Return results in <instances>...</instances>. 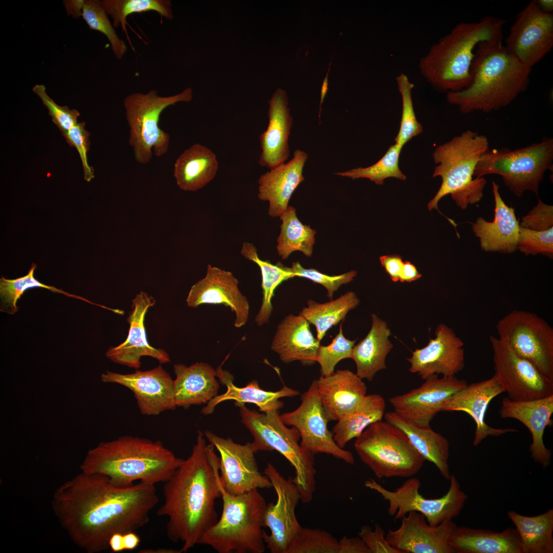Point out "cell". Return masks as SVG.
I'll return each instance as SVG.
<instances>
[{"label": "cell", "mask_w": 553, "mask_h": 553, "mask_svg": "<svg viewBox=\"0 0 553 553\" xmlns=\"http://www.w3.org/2000/svg\"><path fill=\"white\" fill-rule=\"evenodd\" d=\"M158 500L155 484L139 481L119 487L104 475L81 472L56 488L51 505L73 542L96 553L109 548L113 535L148 523Z\"/></svg>", "instance_id": "obj_1"}, {"label": "cell", "mask_w": 553, "mask_h": 553, "mask_svg": "<svg viewBox=\"0 0 553 553\" xmlns=\"http://www.w3.org/2000/svg\"><path fill=\"white\" fill-rule=\"evenodd\" d=\"M220 458L198 431L191 454L164 482V501L157 511L166 516V535L181 542L180 552L193 548L218 521L216 500L221 497Z\"/></svg>", "instance_id": "obj_2"}, {"label": "cell", "mask_w": 553, "mask_h": 553, "mask_svg": "<svg viewBox=\"0 0 553 553\" xmlns=\"http://www.w3.org/2000/svg\"><path fill=\"white\" fill-rule=\"evenodd\" d=\"M183 461L160 441L125 435L90 449L80 469L104 475L115 485L123 487L136 481L153 484L165 482Z\"/></svg>", "instance_id": "obj_3"}, {"label": "cell", "mask_w": 553, "mask_h": 553, "mask_svg": "<svg viewBox=\"0 0 553 553\" xmlns=\"http://www.w3.org/2000/svg\"><path fill=\"white\" fill-rule=\"evenodd\" d=\"M531 71L507 51L502 41L483 42L476 51L470 84L448 92L446 99L463 114L497 111L526 91Z\"/></svg>", "instance_id": "obj_4"}, {"label": "cell", "mask_w": 553, "mask_h": 553, "mask_svg": "<svg viewBox=\"0 0 553 553\" xmlns=\"http://www.w3.org/2000/svg\"><path fill=\"white\" fill-rule=\"evenodd\" d=\"M505 23L491 16L478 22L458 23L420 58L418 68L421 74L440 92H457L466 88L471 81L479 45L502 41Z\"/></svg>", "instance_id": "obj_5"}, {"label": "cell", "mask_w": 553, "mask_h": 553, "mask_svg": "<svg viewBox=\"0 0 553 553\" xmlns=\"http://www.w3.org/2000/svg\"><path fill=\"white\" fill-rule=\"evenodd\" d=\"M488 146L485 136L467 130L436 148L433 157L438 165L433 177L440 176L442 182L428 203L429 210H438L439 200L449 194L462 209L481 200L486 181L483 177L474 178V174L480 157L489 150Z\"/></svg>", "instance_id": "obj_6"}, {"label": "cell", "mask_w": 553, "mask_h": 553, "mask_svg": "<svg viewBox=\"0 0 553 553\" xmlns=\"http://www.w3.org/2000/svg\"><path fill=\"white\" fill-rule=\"evenodd\" d=\"M221 517L202 537L198 544L219 553H263L266 544L262 515L267 504L258 490L239 495L226 492L220 483Z\"/></svg>", "instance_id": "obj_7"}, {"label": "cell", "mask_w": 553, "mask_h": 553, "mask_svg": "<svg viewBox=\"0 0 553 553\" xmlns=\"http://www.w3.org/2000/svg\"><path fill=\"white\" fill-rule=\"evenodd\" d=\"M242 423L253 437L251 442L257 453L260 451H276L293 466V481L301 496V501L309 503L315 491L314 455L300 445V434L294 427H287L279 410L260 413L250 410L245 405H238Z\"/></svg>", "instance_id": "obj_8"}, {"label": "cell", "mask_w": 553, "mask_h": 553, "mask_svg": "<svg viewBox=\"0 0 553 553\" xmlns=\"http://www.w3.org/2000/svg\"><path fill=\"white\" fill-rule=\"evenodd\" d=\"M354 446L360 459L378 479L413 477L426 461L401 430L382 420L368 427Z\"/></svg>", "instance_id": "obj_9"}, {"label": "cell", "mask_w": 553, "mask_h": 553, "mask_svg": "<svg viewBox=\"0 0 553 553\" xmlns=\"http://www.w3.org/2000/svg\"><path fill=\"white\" fill-rule=\"evenodd\" d=\"M193 97L190 87L168 96H160L156 90H151L125 97L123 104L129 127V143L137 163H148L153 153L161 157L167 152L170 136L159 127L160 115L167 107L178 102H189Z\"/></svg>", "instance_id": "obj_10"}, {"label": "cell", "mask_w": 553, "mask_h": 553, "mask_svg": "<svg viewBox=\"0 0 553 553\" xmlns=\"http://www.w3.org/2000/svg\"><path fill=\"white\" fill-rule=\"evenodd\" d=\"M553 139L544 137L537 143L516 150L507 147L487 150L480 157L474 176H501L505 186L517 197L526 190L537 195L545 172L553 168Z\"/></svg>", "instance_id": "obj_11"}, {"label": "cell", "mask_w": 553, "mask_h": 553, "mask_svg": "<svg viewBox=\"0 0 553 553\" xmlns=\"http://www.w3.org/2000/svg\"><path fill=\"white\" fill-rule=\"evenodd\" d=\"M449 480L447 493L434 499L426 498L420 493V481L413 477L394 491L386 489L373 479L366 480L365 486L376 491L388 502V514L394 516V520L400 519L410 511H416L425 517L430 525L435 526L458 517L467 499L456 477L451 474Z\"/></svg>", "instance_id": "obj_12"}, {"label": "cell", "mask_w": 553, "mask_h": 553, "mask_svg": "<svg viewBox=\"0 0 553 553\" xmlns=\"http://www.w3.org/2000/svg\"><path fill=\"white\" fill-rule=\"evenodd\" d=\"M499 338L553 380V329L536 314L514 310L496 325Z\"/></svg>", "instance_id": "obj_13"}, {"label": "cell", "mask_w": 553, "mask_h": 553, "mask_svg": "<svg viewBox=\"0 0 553 553\" xmlns=\"http://www.w3.org/2000/svg\"><path fill=\"white\" fill-rule=\"evenodd\" d=\"M264 474L270 481L277 498L275 503H267L262 515L263 527L270 530L269 535L264 531V540L270 552L287 553L291 542L302 528L295 514L301 496L293 478H285L271 463L267 464Z\"/></svg>", "instance_id": "obj_14"}, {"label": "cell", "mask_w": 553, "mask_h": 553, "mask_svg": "<svg viewBox=\"0 0 553 553\" xmlns=\"http://www.w3.org/2000/svg\"><path fill=\"white\" fill-rule=\"evenodd\" d=\"M495 375L507 397L527 401L553 395V380L543 375L530 361L516 354L505 340L490 336Z\"/></svg>", "instance_id": "obj_15"}, {"label": "cell", "mask_w": 553, "mask_h": 553, "mask_svg": "<svg viewBox=\"0 0 553 553\" xmlns=\"http://www.w3.org/2000/svg\"><path fill=\"white\" fill-rule=\"evenodd\" d=\"M301 399V403L295 410L281 415L286 426L294 427L299 432L301 446L313 455L326 454L354 464L352 453L339 447L328 430L329 420L321 402L316 379L302 394Z\"/></svg>", "instance_id": "obj_16"}, {"label": "cell", "mask_w": 553, "mask_h": 553, "mask_svg": "<svg viewBox=\"0 0 553 553\" xmlns=\"http://www.w3.org/2000/svg\"><path fill=\"white\" fill-rule=\"evenodd\" d=\"M206 439L220 454L219 481L225 491L233 495L254 490L269 488L272 484L259 470L251 442L237 443L230 438L220 437L209 431Z\"/></svg>", "instance_id": "obj_17"}, {"label": "cell", "mask_w": 553, "mask_h": 553, "mask_svg": "<svg viewBox=\"0 0 553 553\" xmlns=\"http://www.w3.org/2000/svg\"><path fill=\"white\" fill-rule=\"evenodd\" d=\"M505 44L510 54L531 69L553 47L552 13L542 11L531 1L517 15Z\"/></svg>", "instance_id": "obj_18"}, {"label": "cell", "mask_w": 553, "mask_h": 553, "mask_svg": "<svg viewBox=\"0 0 553 553\" xmlns=\"http://www.w3.org/2000/svg\"><path fill=\"white\" fill-rule=\"evenodd\" d=\"M424 380L420 387L389 399L395 413L420 427L430 426L445 403L467 385L466 380L455 376L439 378L433 374Z\"/></svg>", "instance_id": "obj_19"}, {"label": "cell", "mask_w": 553, "mask_h": 553, "mask_svg": "<svg viewBox=\"0 0 553 553\" xmlns=\"http://www.w3.org/2000/svg\"><path fill=\"white\" fill-rule=\"evenodd\" d=\"M101 380L119 384L130 389L142 415H158L176 407L174 380L161 365L147 371L137 370L129 374L106 371L101 374Z\"/></svg>", "instance_id": "obj_20"}, {"label": "cell", "mask_w": 553, "mask_h": 553, "mask_svg": "<svg viewBox=\"0 0 553 553\" xmlns=\"http://www.w3.org/2000/svg\"><path fill=\"white\" fill-rule=\"evenodd\" d=\"M399 527L389 529L386 538L402 553H455L448 541L457 526L452 519L432 526L420 513L410 511L401 519Z\"/></svg>", "instance_id": "obj_21"}, {"label": "cell", "mask_w": 553, "mask_h": 553, "mask_svg": "<svg viewBox=\"0 0 553 553\" xmlns=\"http://www.w3.org/2000/svg\"><path fill=\"white\" fill-rule=\"evenodd\" d=\"M464 344L453 330L443 324L435 330V337L423 348L412 352L407 359L409 371L426 379L433 374L454 376L465 365Z\"/></svg>", "instance_id": "obj_22"}, {"label": "cell", "mask_w": 553, "mask_h": 553, "mask_svg": "<svg viewBox=\"0 0 553 553\" xmlns=\"http://www.w3.org/2000/svg\"><path fill=\"white\" fill-rule=\"evenodd\" d=\"M238 284L232 272L209 264L205 276L192 286L186 300L187 305L192 308L206 304L229 307L235 313L234 326L240 328L248 321L249 304Z\"/></svg>", "instance_id": "obj_23"}, {"label": "cell", "mask_w": 553, "mask_h": 553, "mask_svg": "<svg viewBox=\"0 0 553 553\" xmlns=\"http://www.w3.org/2000/svg\"><path fill=\"white\" fill-rule=\"evenodd\" d=\"M156 301L144 291H140L132 300V310L127 318L130 325L126 339L121 344L110 348L105 355L112 361L138 369L142 356H150L161 364L171 361L167 352L163 349L156 348L147 342L144 321L145 314Z\"/></svg>", "instance_id": "obj_24"}, {"label": "cell", "mask_w": 553, "mask_h": 553, "mask_svg": "<svg viewBox=\"0 0 553 553\" xmlns=\"http://www.w3.org/2000/svg\"><path fill=\"white\" fill-rule=\"evenodd\" d=\"M504 392L503 388L494 375L488 379L467 385L445 403L441 411H460L470 415L476 426L473 444L478 446L488 436L498 437L518 432L512 428H493L484 420L491 400Z\"/></svg>", "instance_id": "obj_25"}, {"label": "cell", "mask_w": 553, "mask_h": 553, "mask_svg": "<svg viewBox=\"0 0 553 553\" xmlns=\"http://www.w3.org/2000/svg\"><path fill=\"white\" fill-rule=\"evenodd\" d=\"M552 413L553 395L521 401L504 397L499 410L501 418L517 419L529 430L533 439L529 449L530 457L543 469L549 466L551 461V451L545 446L543 436L546 427L552 424Z\"/></svg>", "instance_id": "obj_26"}, {"label": "cell", "mask_w": 553, "mask_h": 553, "mask_svg": "<svg viewBox=\"0 0 553 553\" xmlns=\"http://www.w3.org/2000/svg\"><path fill=\"white\" fill-rule=\"evenodd\" d=\"M268 103V124L259 137L261 153L258 163L271 169L285 163L289 156L288 139L293 119L285 90L277 89Z\"/></svg>", "instance_id": "obj_27"}, {"label": "cell", "mask_w": 553, "mask_h": 553, "mask_svg": "<svg viewBox=\"0 0 553 553\" xmlns=\"http://www.w3.org/2000/svg\"><path fill=\"white\" fill-rule=\"evenodd\" d=\"M308 157L306 152L297 149L288 162L259 177L258 196L269 202L268 215L271 217H280L287 209L292 194L305 180L303 172Z\"/></svg>", "instance_id": "obj_28"}, {"label": "cell", "mask_w": 553, "mask_h": 553, "mask_svg": "<svg viewBox=\"0 0 553 553\" xmlns=\"http://www.w3.org/2000/svg\"><path fill=\"white\" fill-rule=\"evenodd\" d=\"M495 201V217L492 222L482 217L472 225L475 236L479 239L481 249L488 252L512 253L517 249L519 222L515 209L502 199L499 185L492 181Z\"/></svg>", "instance_id": "obj_29"}, {"label": "cell", "mask_w": 553, "mask_h": 553, "mask_svg": "<svg viewBox=\"0 0 553 553\" xmlns=\"http://www.w3.org/2000/svg\"><path fill=\"white\" fill-rule=\"evenodd\" d=\"M323 408L329 421H337L367 395L362 379L349 370H338L316 379Z\"/></svg>", "instance_id": "obj_30"}, {"label": "cell", "mask_w": 553, "mask_h": 553, "mask_svg": "<svg viewBox=\"0 0 553 553\" xmlns=\"http://www.w3.org/2000/svg\"><path fill=\"white\" fill-rule=\"evenodd\" d=\"M320 346L307 320L291 314L279 324L271 348L285 363L298 360L304 366H310L316 362Z\"/></svg>", "instance_id": "obj_31"}, {"label": "cell", "mask_w": 553, "mask_h": 553, "mask_svg": "<svg viewBox=\"0 0 553 553\" xmlns=\"http://www.w3.org/2000/svg\"><path fill=\"white\" fill-rule=\"evenodd\" d=\"M216 371L217 377L226 386V391L223 394L217 395L206 403L201 411L204 415L211 414L218 404L231 400L235 401L236 406L246 403H254L262 412L280 410L284 407L283 402L280 398L292 397L300 394L298 391L287 386L275 392L266 391L260 388L256 380L250 381L244 387H238L233 383L232 375L223 370L221 366Z\"/></svg>", "instance_id": "obj_32"}, {"label": "cell", "mask_w": 553, "mask_h": 553, "mask_svg": "<svg viewBox=\"0 0 553 553\" xmlns=\"http://www.w3.org/2000/svg\"><path fill=\"white\" fill-rule=\"evenodd\" d=\"M176 407L188 408L207 403L217 395L219 384L217 371L210 365L197 362L189 366L177 364L173 366Z\"/></svg>", "instance_id": "obj_33"}, {"label": "cell", "mask_w": 553, "mask_h": 553, "mask_svg": "<svg viewBox=\"0 0 553 553\" xmlns=\"http://www.w3.org/2000/svg\"><path fill=\"white\" fill-rule=\"evenodd\" d=\"M455 553H522L517 529L508 527L501 532L456 526L448 541Z\"/></svg>", "instance_id": "obj_34"}, {"label": "cell", "mask_w": 553, "mask_h": 553, "mask_svg": "<svg viewBox=\"0 0 553 553\" xmlns=\"http://www.w3.org/2000/svg\"><path fill=\"white\" fill-rule=\"evenodd\" d=\"M371 317V328L366 337L354 346L351 357L356 365V375L369 381L378 372L387 369L386 357L393 348L387 323L375 314Z\"/></svg>", "instance_id": "obj_35"}, {"label": "cell", "mask_w": 553, "mask_h": 553, "mask_svg": "<svg viewBox=\"0 0 553 553\" xmlns=\"http://www.w3.org/2000/svg\"><path fill=\"white\" fill-rule=\"evenodd\" d=\"M384 416L386 421L401 430L425 460L433 463L441 476L449 480L450 443L445 437L430 426L420 427L408 422L394 411L387 412Z\"/></svg>", "instance_id": "obj_36"}, {"label": "cell", "mask_w": 553, "mask_h": 553, "mask_svg": "<svg viewBox=\"0 0 553 553\" xmlns=\"http://www.w3.org/2000/svg\"><path fill=\"white\" fill-rule=\"evenodd\" d=\"M218 167L217 157L214 152L205 145L195 143L177 159L174 176L180 189L195 192L213 180Z\"/></svg>", "instance_id": "obj_37"}, {"label": "cell", "mask_w": 553, "mask_h": 553, "mask_svg": "<svg viewBox=\"0 0 553 553\" xmlns=\"http://www.w3.org/2000/svg\"><path fill=\"white\" fill-rule=\"evenodd\" d=\"M386 402L379 394L365 396L349 413L341 417L333 427L331 432L333 439L341 448L344 449L348 442L357 438L371 424L382 420Z\"/></svg>", "instance_id": "obj_38"}, {"label": "cell", "mask_w": 553, "mask_h": 553, "mask_svg": "<svg viewBox=\"0 0 553 553\" xmlns=\"http://www.w3.org/2000/svg\"><path fill=\"white\" fill-rule=\"evenodd\" d=\"M516 526L522 553L553 552V509L536 516H526L514 511L507 513Z\"/></svg>", "instance_id": "obj_39"}, {"label": "cell", "mask_w": 553, "mask_h": 553, "mask_svg": "<svg viewBox=\"0 0 553 553\" xmlns=\"http://www.w3.org/2000/svg\"><path fill=\"white\" fill-rule=\"evenodd\" d=\"M241 253L246 259L256 263L260 268L263 297L255 321L261 326L269 322L273 309L271 299L275 289L283 281L292 279L294 275L291 267L285 266L281 262L273 264L269 261L261 260L256 248L251 243L245 242Z\"/></svg>", "instance_id": "obj_40"}, {"label": "cell", "mask_w": 553, "mask_h": 553, "mask_svg": "<svg viewBox=\"0 0 553 553\" xmlns=\"http://www.w3.org/2000/svg\"><path fill=\"white\" fill-rule=\"evenodd\" d=\"M359 302L352 291H348L338 299L324 303L309 300L308 307L303 308L300 315L316 327L317 339L320 342L327 331L344 320L348 312L355 308Z\"/></svg>", "instance_id": "obj_41"}, {"label": "cell", "mask_w": 553, "mask_h": 553, "mask_svg": "<svg viewBox=\"0 0 553 553\" xmlns=\"http://www.w3.org/2000/svg\"><path fill=\"white\" fill-rule=\"evenodd\" d=\"M280 217L282 224L276 245L279 255L286 260L293 251H301L306 256L311 257L316 231L301 223L292 206H288Z\"/></svg>", "instance_id": "obj_42"}, {"label": "cell", "mask_w": 553, "mask_h": 553, "mask_svg": "<svg viewBox=\"0 0 553 553\" xmlns=\"http://www.w3.org/2000/svg\"><path fill=\"white\" fill-rule=\"evenodd\" d=\"M37 265L32 263L28 273L22 277L15 279H7L4 276L0 279V310L9 314H14L18 310L16 303L18 299L28 289L33 288H42L52 292L63 294L68 296L79 299L91 304L105 308V307L94 303L89 300L63 290L54 286H49L39 282L35 279L34 273Z\"/></svg>", "instance_id": "obj_43"}, {"label": "cell", "mask_w": 553, "mask_h": 553, "mask_svg": "<svg viewBox=\"0 0 553 553\" xmlns=\"http://www.w3.org/2000/svg\"><path fill=\"white\" fill-rule=\"evenodd\" d=\"M100 3L113 19L114 28L119 26L131 42L126 29L127 17L133 13L155 11L168 20L174 18L172 4L169 0H102Z\"/></svg>", "instance_id": "obj_44"}, {"label": "cell", "mask_w": 553, "mask_h": 553, "mask_svg": "<svg viewBox=\"0 0 553 553\" xmlns=\"http://www.w3.org/2000/svg\"><path fill=\"white\" fill-rule=\"evenodd\" d=\"M402 147L395 143L377 162L366 167H358L349 171L336 172L335 175L353 180L367 178L378 185H382L388 178L405 180L406 176L399 166V156Z\"/></svg>", "instance_id": "obj_45"}, {"label": "cell", "mask_w": 553, "mask_h": 553, "mask_svg": "<svg viewBox=\"0 0 553 553\" xmlns=\"http://www.w3.org/2000/svg\"><path fill=\"white\" fill-rule=\"evenodd\" d=\"M396 81L401 96L402 111L399 131L394 140L403 147L413 137L421 133L423 128L416 118L414 109L412 96L414 83L403 73L397 76Z\"/></svg>", "instance_id": "obj_46"}, {"label": "cell", "mask_w": 553, "mask_h": 553, "mask_svg": "<svg viewBox=\"0 0 553 553\" xmlns=\"http://www.w3.org/2000/svg\"><path fill=\"white\" fill-rule=\"evenodd\" d=\"M81 16L91 29L106 36L116 57L122 59L127 52V46L124 40L116 33L100 1L84 0Z\"/></svg>", "instance_id": "obj_47"}, {"label": "cell", "mask_w": 553, "mask_h": 553, "mask_svg": "<svg viewBox=\"0 0 553 553\" xmlns=\"http://www.w3.org/2000/svg\"><path fill=\"white\" fill-rule=\"evenodd\" d=\"M338 540L320 528H302L287 553H337Z\"/></svg>", "instance_id": "obj_48"}, {"label": "cell", "mask_w": 553, "mask_h": 553, "mask_svg": "<svg viewBox=\"0 0 553 553\" xmlns=\"http://www.w3.org/2000/svg\"><path fill=\"white\" fill-rule=\"evenodd\" d=\"M356 340L346 338L342 324L338 333L328 346H320L316 358L321 366V375L328 376L334 373L335 367L342 359L351 358Z\"/></svg>", "instance_id": "obj_49"}, {"label": "cell", "mask_w": 553, "mask_h": 553, "mask_svg": "<svg viewBox=\"0 0 553 553\" xmlns=\"http://www.w3.org/2000/svg\"><path fill=\"white\" fill-rule=\"evenodd\" d=\"M517 249L525 255L541 253L549 258L553 255V227L536 231L519 225Z\"/></svg>", "instance_id": "obj_50"}, {"label": "cell", "mask_w": 553, "mask_h": 553, "mask_svg": "<svg viewBox=\"0 0 553 553\" xmlns=\"http://www.w3.org/2000/svg\"><path fill=\"white\" fill-rule=\"evenodd\" d=\"M33 92L41 99L48 110L52 121L57 125L63 135L69 131L77 122L80 113L75 109H70L67 106H60L48 95L44 84H36Z\"/></svg>", "instance_id": "obj_51"}, {"label": "cell", "mask_w": 553, "mask_h": 553, "mask_svg": "<svg viewBox=\"0 0 553 553\" xmlns=\"http://www.w3.org/2000/svg\"><path fill=\"white\" fill-rule=\"evenodd\" d=\"M294 276L303 277L311 280L314 283L324 286L327 290V296L332 299L333 293L343 284L353 280L356 275V271H350L336 275H328L313 268L306 269L299 262H293L291 267Z\"/></svg>", "instance_id": "obj_52"}, {"label": "cell", "mask_w": 553, "mask_h": 553, "mask_svg": "<svg viewBox=\"0 0 553 553\" xmlns=\"http://www.w3.org/2000/svg\"><path fill=\"white\" fill-rule=\"evenodd\" d=\"M84 126V122H77L63 136L70 146H74L78 151L82 164L84 179L90 182L94 178V170L88 163L87 154L90 145V133L85 129Z\"/></svg>", "instance_id": "obj_53"}, {"label": "cell", "mask_w": 553, "mask_h": 553, "mask_svg": "<svg viewBox=\"0 0 553 553\" xmlns=\"http://www.w3.org/2000/svg\"><path fill=\"white\" fill-rule=\"evenodd\" d=\"M519 225L525 228L544 231L553 227V207L538 199L537 204L522 218Z\"/></svg>", "instance_id": "obj_54"}, {"label": "cell", "mask_w": 553, "mask_h": 553, "mask_svg": "<svg viewBox=\"0 0 553 553\" xmlns=\"http://www.w3.org/2000/svg\"><path fill=\"white\" fill-rule=\"evenodd\" d=\"M358 536L363 540L371 553H402L389 544L384 530L378 523L375 524L374 530L369 525L362 526Z\"/></svg>", "instance_id": "obj_55"}, {"label": "cell", "mask_w": 553, "mask_h": 553, "mask_svg": "<svg viewBox=\"0 0 553 553\" xmlns=\"http://www.w3.org/2000/svg\"><path fill=\"white\" fill-rule=\"evenodd\" d=\"M379 261L381 266L394 282L399 281L403 262L398 254L381 256Z\"/></svg>", "instance_id": "obj_56"}, {"label": "cell", "mask_w": 553, "mask_h": 553, "mask_svg": "<svg viewBox=\"0 0 553 553\" xmlns=\"http://www.w3.org/2000/svg\"><path fill=\"white\" fill-rule=\"evenodd\" d=\"M337 553H371L363 540L358 536L343 537L338 544Z\"/></svg>", "instance_id": "obj_57"}, {"label": "cell", "mask_w": 553, "mask_h": 553, "mask_svg": "<svg viewBox=\"0 0 553 553\" xmlns=\"http://www.w3.org/2000/svg\"><path fill=\"white\" fill-rule=\"evenodd\" d=\"M421 276V274L418 271L415 266L407 261L403 263L399 281L402 283L411 282L419 279Z\"/></svg>", "instance_id": "obj_58"}, {"label": "cell", "mask_w": 553, "mask_h": 553, "mask_svg": "<svg viewBox=\"0 0 553 553\" xmlns=\"http://www.w3.org/2000/svg\"><path fill=\"white\" fill-rule=\"evenodd\" d=\"M84 0L63 1L66 12L69 15L74 18H78L82 15V8Z\"/></svg>", "instance_id": "obj_59"}, {"label": "cell", "mask_w": 553, "mask_h": 553, "mask_svg": "<svg viewBox=\"0 0 553 553\" xmlns=\"http://www.w3.org/2000/svg\"><path fill=\"white\" fill-rule=\"evenodd\" d=\"M124 549L132 550L136 548L140 542V538L135 531L123 534Z\"/></svg>", "instance_id": "obj_60"}, {"label": "cell", "mask_w": 553, "mask_h": 553, "mask_svg": "<svg viewBox=\"0 0 553 553\" xmlns=\"http://www.w3.org/2000/svg\"><path fill=\"white\" fill-rule=\"evenodd\" d=\"M109 548L113 552H121L125 550L123 540V534L116 533L113 535L109 543Z\"/></svg>", "instance_id": "obj_61"}, {"label": "cell", "mask_w": 553, "mask_h": 553, "mask_svg": "<svg viewBox=\"0 0 553 553\" xmlns=\"http://www.w3.org/2000/svg\"><path fill=\"white\" fill-rule=\"evenodd\" d=\"M331 61H332V60L329 63L328 70V71H327V74L326 75V76H325V78H324V79L323 80V83H322V87H321V99H320V107H319V112H318V118H319V123L320 124L321 123V111H322V104H323V103L324 102L326 94H327V91L328 90V75H329V71H330V65H331Z\"/></svg>", "instance_id": "obj_62"}, {"label": "cell", "mask_w": 553, "mask_h": 553, "mask_svg": "<svg viewBox=\"0 0 553 553\" xmlns=\"http://www.w3.org/2000/svg\"><path fill=\"white\" fill-rule=\"evenodd\" d=\"M536 2L542 11L545 13H552L553 11V1L536 0Z\"/></svg>", "instance_id": "obj_63"}, {"label": "cell", "mask_w": 553, "mask_h": 553, "mask_svg": "<svg viewBox=\"0 0 553 553\" xmlns=\"http://www.w3.org/2000/svg\"><path fill=\"white\" fill-rule=\"evenodd\" d=\"M139 552L141 553H180L179 550H174L165 548H160L156 549H141L140 550V551Z\"/></svg>", "instance_id": "obj_64"}]
</instances>
